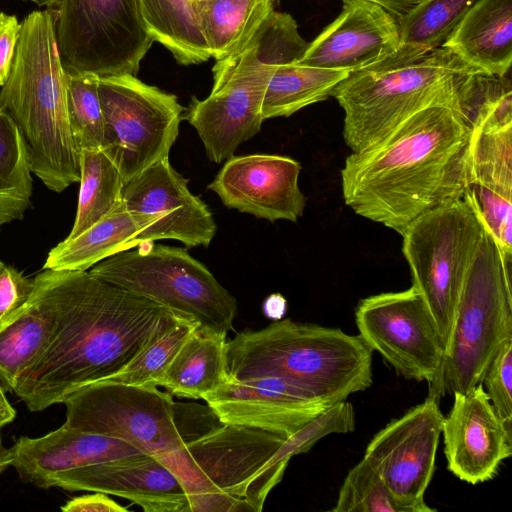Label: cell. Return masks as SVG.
<instances>
[{
    "instance_id": "obj_1",
    "label": "cell",
    "mask_w": 512,
    "mask_h": 512,
    "mask_svg": "<svg viewBox=\"0 0 512 512\" xmlns=\"http://www.w3.org/2000/svg\"><path fill=\"white\" fill-rule=\"evenodd\" d=\"M40 274L55 298L58 320L45 349L13 389L33 412L113 377L185 318L89 271L44 269Z\"/></svg>"
},
{
    "instance_id": "obj_2",
    "label": "cell",
    "mask_w": 512,
    "mask_h": 512,
    "mask_svg": "<svg viewBox=\"0 0 512 512\" xmlns=\"http://www.w3.org/2000/svg\"><path fill=\"white\" fill-rule=\"evenodd\" d=\"M470 124L446 106L423 109L341 169L345 204L400 235L423 213L471 187Z\"/></svg>"
},
{
    "instance_id": "obj_3",
    "label": "cell",
    "mask_w": 512,
    "mask_h": 512,
    "mask_svg": "<svg viewBox=\"0 0 512 512\" xmlns=\"http://www.w3.org/2000/svg\"><path fill=\"white\" fill-rule=\"evenodd\" d=\"M0 109L15 122L32 172L54 191L80 180L79 153L67 110V72L60 58L52 8L35 10L22 22Z\"/></svg>"
},
{
    "instance_id": "obj_4",
    "label": "cell",
    "mask_w": 512,
    "mask_h": 512,
    "mask_svg": "<svg viewBox=\"0 0 512 512\" xmlns=\"http://www.w3.org/2000/svg\"><path fill=\"white\" fill-rule=\"evenodd\" d=\"M372 352L358 335L288 318L228 340L226 368L236 379H283L332 406L371 386Z\"/></svg>"
},
{
    "instance_id": "obj_5",
    "label": "cell",
    "mask_w": 512,
    "mask_h": 512,
    "mask_svg": "<svg viewBox=\"0 0 512 512\" xmlns=\"http://www.w3.org/2000/svg\"><path fill=\"white\" fill-rule=\"evenodd\" d=\"M474 72L481 71L443 47L411 57L395 52L350 72L331 92L344 111L346 145L352 152L363 151L432 106L450 107L467 119L461 87L464 77Z\"/></svg>"
},
{
    "instance_id": "obj_6",
    "label": "cell",
    "mask_w": 512,
    "mask_h": 512,
    "mask_svg": "<svg viewBox=\"0 0 512 512\" xmlns=\"http://www.w3.org/2000/svg\"><path fill=\"white\" fill-rule=\"evenodd\" d=\"M287 438L220 423L157 457L179 478L190 512H260L291 459Z\"/></svg>"
},
{
    "instance_id": "obj_7",
    "label": "cell",
    "mask_w": 512,
    "mask_h": 512,
    "mask_svg": "<svg viewBox=\"0 0 512 512\" xmlns=\"http://www.w3.org/2000/svg\"><path fill=\"white\" fill-rule=\"evenodd\" d=\"M511 258L485 227L464 280L438 380L429 396L467 392L482 382L499 346L512 336Z\"/></svg>"
},
{
    "instance_id": "obj_8",
    "label": "cell",
    "mask_w": 512,
    "mask_h": 512,
    "mask_svg": "<svg viewBox=\"0 0 512 512\" xmlns=\"http://www.w3.org/2000/svg\"><path fill=\"white\" fill-rule=\"evenodd\" d=\"M485 227L470 187L463 198L423 213L401 234L412 286L425 301L445 348L460 292Z\"/></svg>"
},
{
    "instance_id": "obj_9",
    "label": "cell",
    "mask_w": 512,
    "mask_h": 512,
    "mask_svg": "<svg viewBox=\"0 0 512 512\" xmlns=\"http://www.w3.org/2000/svg\"><path fill=\"white\" fill-rule=\"evenodd\" d=\"M137 247L104 259L89 272L196 322L200 329L232 330L236 298L187 249L154 242Z\"/></svg>"
},
{
    "instance_id": "obj_10",
    "label": "cell",
    "mask_w": 512,
    "mask_h": 512,
    "mask_svg": "<svg viewBox=\"0 0 512 512\" xmlns=\"http://www.w3.org/2000/svg\"><path fill=\"white\" fill-rule=\"evenodd\" d=\"M470 178L483 220L512 259V87L503 76L476 72L469 81Z\"/></svg>"
},
{
    "instance_id": "obj_11",
    "label": "cell",
    "mask_w": 512,
    "mask_h": 512,
    "mask_svg": "<svg viewBox=\"0 0 512 512\" xmlns=\"http://www.w3.org/2000/svg\"><path fill=\"white\" fill-rule=\"evenodd\" d=\"M55 33L67 73L136 76L153 40L138 0H60Z\"/></svg>"
},
{
    "instance_id": "obj_12",
    "label": "cell",
    "mask_w": 512,
    "mask_h": 512,
    "mask_svg": "<svg viewBox=\"0 0 512 512\" xmlns=\"http://www.w3.org/2000/svg\"><path fill=\"white\" fill-rule=\"evenodd\" d=\"M98 92L105 120L102 151L125 183L168 158L185 111L176 95L132 74L99 77Z\"/></svg>"
},
{
    "instance_id": "obj_13",
    "label": "cell",
    "mask_w": 512,
    "mask_h": 512,
    "mask_svg": "<svg viewBox=\"0 0 512 512\" xmlns=\"http://www.w3.org/2000/svg\"><path fill=\"white\" fill-rule=\"evenodd\" d=\"M65 423L75 429L124 441L158 456L188 442L177 421V404L158 386L102 380L70 393Z\"/></svg>"
},
{
    "instance_id": "obj_14",
    "label": "cell",
    "mask_w": 512,
    "mask_h": 512,
    "mask_svg": "<svg viewBox=\"0 0 512 512\" xmlns=\"http://www.w3.org/2000/svg\"><path fill=\"white\" fill-rule=\"evenodd\" d=\"M359 337L405 379L438 380L445 346L418 290L411 286L363 298L355 309Z\"/></svg>"
},
{
    "instance_id": "obj_15",
    "label": "cell",
    "mask_w": 512,
    "mask_h": 512,
    "mask_svg": "<svg viewBox=\"0 0 512 512\" xmlns=\"http://www.w3.org/2000/svg\"><path fill=\"white\" fill-rule=\"evenodd\" d=\"M444 415L433 396L390 421L368 443L363 459L398 497L426 503Z\"/></svg>"
},
{
    "instance_id": "obj_16",
    "label": "cell",
    "mask_w": 512,
    "mask_h": 512,
    "mask_svg": "<svg viewBox=\"0 0 512 512\" xmlns=\"http://www.w3.org/2000/svg\"><path fill=\"white\" fill-rule=\"evenodd\" d=\"M123 204L130 212L144 213L149 224L136 239L137 246L161 239L186 247H207L217 225L208 206L191 193L188 180L162 159L125 183Z\"/></svg>"
},
{
    "instance_id": "obj_17",
    "label": "cell",
    "mask_w": 512,
    "mask_h": 512,
    "mask_svg": "<svg viewBox=\"0 0 512 512\" xmlns=\"http://www.w3.org/2000/svg\"><path fill=\"white\" fill-rule=\"evenodd\" d=\"M202 399L220 423L285 438L330 407L310 392L276 377L236 379L228 375Z\"/></svg>"
},
{
    "instance_id": "obj_18",
    "label": "cell",
    "mask_w": 512,
    "mask_h": 512,
    "mask_svg": "<svg viewBox=\"0 0 512 512\" xmlns=\"http://www.w3.org/2000/svg\"><path fill=\"white\" fill-rule=\"evenodd\" d=\"M300 172V163L288 156L233 155L207 188L228 208L270 222H297L306 205L298 184Z\"/></svg>"
},
{
    "instance_id": "obj_19",
    "label": "cell",
    "mask_w": 512,
    "mask_h": 512,
    "mask_svg": "<svg viewBox=\"0 0 512 512\" xmlns=\"http://www.w3.org/2000/svg\"><path fill=\"white\" fill-rule=\"evenodd\" d=\"M441 434L447 469L472 485L493 479L512 454V434L498 417L482 383L453 394Z\"/></svg>"
},
{
    "instance_id": "obj_20",
    "label": "cell",
    "mask_w": 512,
    "mask_h": 512,
    "mask_svg": "<svg viewBox=\"0 0 512 512\" xmlns=\"http://www.w3.org/2000/svg\"><path fill=\"white\" fill-rule=\"evenodd\" d=\"M275 67L266 66L213 85L203 100L192 97L183 119L198 133L209 160H227L260 132L262 102Z\"/></svg>"
},
{
    "instance_id": "obj_21",
    "label": "cell",
    "mask_w": 512,
    "mask_h": 512,
    "mask_svg": "<svg viewBox=\"0 0 512 512\" xmlns=\"http://www.w3.org/2000/svg\"><path fill=\"white\" fill-rule=\"evenodd\" d=\"M399 44L394 15L369 1L343 0L341 13L296 63L350 73L394 54Z\"/></svg>"
},
{
    "instance_id": "obj_22",
    "label": "cell",
    "mask_w": 512,
    "mask_h": 512,
    "mask_svg": "<svg viewBox=\"0 0 512 512\" xmlns=\"http://www.w3.org/2000/svg\"><path fill=\"white\" fill-rule=\"evenodd\" d=\"M50 487L125 498L145 512H190L183 484L164 463L140 453L55 476Z\"/></svg>"
},
{
    "instance_id": "obj_23",
    "label": "cell",
    "mask_w": 512,
    "mask_h": 512,
    "mask_svg": "<svg viewBox=\"0 0 512 512\" xmlns=\"http://www.w3.org/2000/svg\"><path fill=\"white\" fill-rule=\"evenodd\" d=\"M142 453L119 439L68 426L41 437H20L9 448L11 466L19 478L39 488H50L51 480L77 468Z\"/></svg>"
},
{
    "instance_id": "obj_24",
    "label": "cell",
    "mask_w": 512,
    "mask_h": 512,
    "mask_svg": "<svg viewBox=\"0 0 512 512\" xmlns=\"http://www.w3.org/2000/svg\"><path fill=\"white\" fill-rule=\"evenodd\" d=\"M441 47L478 71L505 75L512 63V0H477Z\"/></svg>"
},
{
    "instance_id": "obj_25",
    "label": "cell",
    "mask_w": 512,
    "mask_h": 512,
    "mask_svg": "<svg viewBox=\"0 0 512 512\" xmlns=\"http://www.w3.org/2000/svg\"><path fill=\"white\" fill-rule=\"evenodd\" d=\"M33 294L22 312L0 330V384L13 392L20 376L49 342L58 320L55 298L39 273Z\"/></svg>"
},
{
    "instance_id": "obj_26",
    "label": "cell",
    "mask_w": 512,
    "mask_h": 512,
    "mask_svg": "<svg viewBox=\"0 0 512 512\" xmlns=\"http://www.w3.org/2000/svg\"><path fill=\"white\" fill-rule=\"evenodd\" d=\"M147 223L145 214L130 212L123 204L78 236L57 244L48 253L43 269L87 271L118 252L137 247V236Z\"/></svg>"
},
{
    "instance_id": "obj_27",
    "label": "cell",
    "mask_w": 512,
    "mask_h": 512,
    "mask_svg": "<svg viewBox=\"0 0 512 512\" xmlns=\"http://www.w3.org/2000/svg\"><path fill=\"white\" fill-rule=\"evenodd\" d=\"M308 46L309 42L300 35L295 19L274 9L239 48L216 61L212 69L213 85L266 66L296 62Z\"/></svg>"
},
{
    "instance_id": "obj_28",
    "label": "cell",
    "mask_w": 512,
    "mask_h": 512,
    "mask_svg": "<svg viewBox=\"0 0 512 512\" xmlns=\"http://www.w3.org/2000/svg\"><path fill=\"white\" fill-rule=\"evenodd\" d=\"M226 335L199 326L178 350L158 386L172 396L202 399L228 377Z\"/></svg>"
},
{
    "instance_id": "obj_29",
    "label": "cell",
    "mask_w": 512,
    "mask_h": 512,
    "mask_svg": "<svg viewBox=\"0 0 512 512\" xmlns=\"http://www.w3.org/2000/svg\"><path fill=\"white\" fill-rule=\"evenodd\" d=\"M276 3L277 0H192L211 57L217 61L232 54L275 9Z\"/></svg>"
},
{
    "instance_id": "obj_30",
    "label": "cell",
    "mask_w": 512,
    "mask_h": 512,
    "mask_svg": "<svg viewBox=\"0 0 512 512\" xmlns=\"http://www.w3.org/2000/svg\"><path fill=\"white\" fill-rule=\"evenodd\" d=\"M140 13L153 41L168 49L182 65L211 58L198 26L192 0H138Z\"/></svg>"
},
{
    "instance_id": "obj_31",
    "label": "cell",
    "mask_w": 512,
    "mask_h": 512,
    "mask_svg": "<svg viewBox=\"0 0 512 512\" xmlns=\"http://www.w3.org/2000/svg\"><path fill=\"white\" fill-rule=\"evenodd\" d=\"M349 72L299 65H277L268 82L262 118L288 117L300 109L331 96L334 87Z\"/></svg>"
},
{
    "instance_id": "obj_32",
    "label": "cell",
    "mask_w": 512,
    "mask_h": 512,
    "mask_svg": "<svg viewBox=\"0 0 512 512\" xmlns=\"http://www.w3.org/2000/svg\"><path fill=\"white\" fill-rule=\"evenodd\" d=\"M80 189L75 222L68 238L123 206V177L107 154L100 149L79 152Z\"/></svg>"
},
{
    "instance_id": "obj_33",
    "label": "cell",
    "mask_w": 512,
    "mask_h": 512,
    "mask_svg": "<svg viewBox=\"0 0 512 512\" xmlns=\"http://www.w3.org/2000/svg\"><path fill=\"white\" fill-rule=\"evenodd\" d=\"M30 159L13 119L0 109V229L22 219L32 195Z\"/></svg>"
},
{
    "instance_id": "obj_34",
    "label": "cell",
    "mask_w": 512,
    "mask_h": 512,
    "mask_svg": "<svg viewBox=\"0 0 512 512\" xmlns=\"http://www.w3.org/2000/svg\"><path fill=\"white\" fill-rule=\"evenodd\" d=\"M477 0H422L398 18L403 56H417L441 47Z\"/></svg>"
},
{
    "instance_id": "obj_35",
    "label": "cell",
    "mask_w": 512,
    "mask_h": 512,
    "mask_svg": "<svg viewBox=\"0 0 512 512\" xmlns=\"http://www.w3.org/2000/svg\"><path fill=\"white\" fill-rule=\"evenodd\" d=\"M333 512H432L426 503H414L394 494L379 474L362 459L346 475Z\"/></svg>"
},
{
    "instance_id": "obj_36",
    "label": "cell",
    "mask_w": 512,
    "mask_h": 512,
    "mask_svg": "<svg viewBox=\"0 0 512 512\" xmlns=\"http://www.w3.org/2000/svg\"><path fill=\"white\" fill-rule=\"evenodd\" d=\"M98 82L99 76L92 73H67L68 120L78 153L104 146L105 120Z\"/></svg>"
},
{
    "instance_id": "obj_37",
    "label": "cell",
    "mask_w": 512,
    "mask_h": 512,
    "mask_svg": "<svg viewBox=\"0 0 512 512\" xmlns=\"http://www.w3.org/2000/svg\"><path fill=\"white\" fill-rule=\"evenodd\" d=\"M198 324L182 318L147 344L120 372L106 379L127 384L158 386L170 362Z\"/></svg>"
},
{
    "instance_id": "obj_38",
    "label": "cell",
    "mask_w": 512,
    "mask_h": 512,
    "mask_svg": "<svg viewBox=\"0 0 512 512\" xmlns=\"http://www.w3.org/2000/svg\"><path fill=\"white\" fill-rule=\"evenodd\" d=\"M355 423L353 405L346 400L338 402L288 437L283 445L284 452L291 458L305 453L327 435L353 432Z\"/></svg>"
},
{
    "instance_id": "obj_39",
    "label": "cell",
    "mask_w": 512,
    "mask_h": 512,
    "mask_svg": "<svg viewBox=\"0 0 512 512\" xmlns=\"http://www.w3.org/2000/svg\"><path fill=\"white\" fill-rule=\"evenodd\" d=\"M481 383L504 427L512 434V336L499 346Z\"/></svg>"
},
{
    "instance_id": "obj_40",
    "label": "cell",
    "mask_w": 512,
    "mask_h": 512,
    "mask_svg": "<svg viewBox=\"0 0 512 512\" xmlns=\"http://www.w3.org/2000/svg\"><path fill=\"white\" fill-rule=\"evenodd\" d=\"M35 283L17 269L0 268V330L14 320L28 304Z\"/></svg>"
},
{
    "instance_id": "obj_41",
    "label": "cell",
    "mask_w": 512,
    "mask_h": 512,
    "mask_svg": "<svg viewBox=\"0 0 512 512\" xmlns=\"http://www.w3.org/2000/svg\"><path fill=\"white\" fill-rule=\"evenodd\" d=\"M21 23L15 15L0 12V86L9 78L16 46L20 35Z\"/></svg>"
},
{
    "instance_id": "obj_42",
    "label": "cell",
    "mask_w": 512,
    "mask_h": 512,
    "mask_svg": "<svg viewBox=\"0 0 512 512\" xmlns=\"http://www.w3.org/2000/svg\"><path fill=\"white\" fill-rule=\"evenodd\" d=\"M60 509L63 512H127L126 507L108 497L107 494L94 492L70 499Z\"/></svg>"
},
{
    "instance_id": "obj_43",
    "label": "cell",
    "mask_w": 512,
    "mask_h": 512,
    "mask_svg": "<svg viewBox=\"0 0 512 512\" xmlns=\"http://www.w3.org/2000/svg\"><path fill=\"white\" fill-rule=\"evenodd\" d=\"M377 4L394 15L397 19L406 15L422 0H365Z\"/></svg>"
},
{
    "instance_id": "obj_44",
    "label": "cell",
    "mask_w": 512,
    "mask_h": 512,
    "mask_svg": "<svg viewBox=\"0 0 512 512\" xmlns=\"http://www.w3.org/2000/svg\"><path fill=\"white\" fill-rule=\"evenodd\" d=\"M286 309L287 301L279 293L271 294L268 296L263 304L265 315L274 321L282 319L286 313Z\"/></svg>"
},
{
    "instance_id": "obj_45",
    "label": "cell",
    "mask_w": 512,
    "mask_h": 512,
    "mask_svg": "<svg viewBox=\"0 0 512 512\" xmlns=\"http://www.w3.org/2000/svg\"><path fill=\"white\" fill-rule=\"evenodd\" d=\"M15 416L16 412L8 402L5 395V390L0 384V418L8 424L14 420Z\"/></svg>"
},
{
    "instance_id": "obj_46",
    "label": "cell",
    "mask_w": 512,
    "mask_h": 512,
    "mask_svg": "<svg viewBox=\"0 0 512 512\" xmlns=\"http://www.w3.org/2000/svg\"><path fill=\"white\" fill-rule=\"evenodd\" d=\"M7 423L0 418V475L5 471V469L11 466V457L9 454V449H6L2 444L1 437V428L5 426Z\"/></svg>"
},
{
    "instance_id": "obj_47",
    "label": "cell",
    "mask_w": 512,
    "mask_h": 512,
    "mask_svg": "<svg viewBox=\"0 0 512 512\" xmlns=\"http://www.w3.org/2000/svg\"><path fill=\"white\" fill-rule=\"evenodd\" d=\"M23 1L33 2L39 7L46 6L48 8H53L55 5H57L59 3L60 0H23Z\"/></svg>"
},
{
    "instance_id": "obj_48",
    "label": "cell",
    "mask_w": 512,
    "mask_h": 512,
    "mask_svg": "<svg viewBox=\"0 0 512 512\" xmlns=\"http://www.w3.org/2000/svg\"><path fill=\"white\" fill-rule=\"evenodd\" d=\"M4 264L0 261V268L3 266Z\"/></svg>"
}]
</instances>
